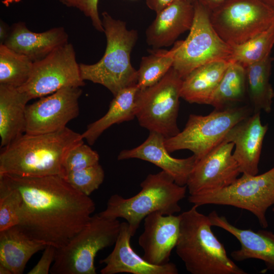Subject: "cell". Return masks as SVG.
Here are the masks:
<instances>
[{"instance_id":"cell-1","label":"cell","mask_w":274,"mask_h":274,"mask_svg":"<svg viewBox=\"0 0 274 274\" xmlns=\"http://www.w3.org/2000/svg\"><path fill=\"white\" fill-rule=\"evenodd\" d=\"M20 196L18 226L30 238L56 249L63 247L88 223L93 200L62 177L0 175Z\"/></svg>"},{"instance_id":"cell-2","label":"cell","mask_w":274,"mask_h":274,"mask_svg":"<svg viewBox=\"0 0 274 274\" xmlns=\"http://www.w3.org/2000/svg\"><path fill=\"white\" fill-rule=\"evenodd\" d=\"M83 140L82 134L67 127L50 133H25L1 148L0 175L62 177L66 155Z\"/></svg>"},{"instance_id":"cell-3","label":"cell","mask_w":274,"mask_h":274,"mask_svg":"<svg viewBox=\"0 0 274 274\" xmlns=\"http://www.w3.org/2000/svg\"><path fill=\"white\" fill-rule=\"evenodd\" d=\"M195 205L180 214L176 252L192 274H247L227 255L211 221Z\"/></svg>"},{"instance_id":"cell-4","label":"cell","mask_w":274,"mask_h":274,"mask_svg":"<svg viewBox=\"0 0 274 274\" xmlns=\"http://www.w3.org/2000/svg\"><path fill=\"white\" fill-rule=\"evenodd\" d=\"M107 46L102 57L92 64L80 63L82 78L100 84L115 96L121 90L137 84V70L131 65L130 54L138 39L137 30L128 29L126 22L101 14Z\"/></svg>"},{"instance_id":"cell-5","label":"cell","mask_w":274,"mask_h":274,"mask_svg":"<svg viewBox=\"0 0 274 274\" xmlns=\"http://www.w3.org/2000/svg\"><path fill=\"white\" fill-rule=\"evenodd\" d=\"M140 186V191L131 197L124 198L118 194L111 195L106 208L98 213L108 219H125L132 236L150 214L158 211L169 215L180 212L179 202L185 197L187 189L186 186L177 184L163 170L149 174Z\"/></svg>"},{"instance_id":"cell-6","label":"cell","mask_w":274,"mask_h":274,"mask_svg":"<svg viewBox=\"0 0 274 274\" xmlns=\"http://www.w3.org/2000/svg\"><path fill=\"white\" fill-rule=\"evenodd\" d=\"M121 223L99 214L62 247L56 248L52 274H96L95 257L98 251L115 244Z\"/></svg>"},{"instance_id":"cell-7","label":"cell","mask_w":274,"mask_h":274,"mask_svg":"<svg viewBox=\"0 0 274 274\" xmlns=\"http://www.w3.org/2000/svg\"><path fill=\"white\" fill-rule=\"evenodd\" d=\"M253 113L251 107L234 106L215 109L206 116L191 114L182 131L165 139V147L169 153L189 150L199 160L222 142L234 125Z\"/></svg>"},{"instance_id":"cell-8","label":"cell","mask_w":274,"mask_h":274,"mask_svg":"<svg viewBox=\"0 0 274 274\" xmlns=\"http://www.w3.org/2000/svg\"><path fill=\"white\" fill-rule=\"evenodd\" d=\"M188 200L198 207L213 204L246 210L266 228L268 226L266 213L274 204V166L261 175L243 174L225 187L190 195Z\"/></svg>"},{"instance_id":"cell-9","label":"cell","mask_w":274,"mask_h":274,"mask_svg":"<svg viewBox=\"0 0 274 274\" xmlns=\"http://www.w3.org/2000/svg\"><path fill=\"white\" fill-rule=\"evenodd\" d=\"M183 79L172 67L154 85L139 89L135 98V117L140 125L165 138L180 131L177 124Z\"/></svg>"},{"instance_id":"cell-10","label":"cell","mask_w":274,"mask_h":274,"mask_svg":"<svg viewBox=\"0 0 274 274\" xmlns=\"http://www.w3.org/2000/svg\"><path fill=\"white\" fill-rule=\"evenodd\" d=\"M194 15L189 33L182 40L173 67L182 78L196 68L218 60H229L232 46L224 41L214 28L211 11L196 0L193 3Z\"/></svg>"},{"instance_id":"cell-11","label":"cell","mask_w":274,"mask_h":274,"mask_svg":"<svg viewBox=\"0 0 274 274\" xmlns=\"http://www.w3.org/2000/svg\"><path fill=\"white\" fill-rule=\"evenodd\" d=\"M210 20L224 41L238 45L274 23V8L261 0H230L211 11Z\"/></svg>"},{"instance_id":"cell-12","label":"cell","mask_w":274,"mask_h":274,"mask_svg":"<svg viewBox=\"0 0 274 274\" xmlns=\"http://www.w3.org/2000/svg\"><path fill=\"white\" fill-rule=\"evenodd\" d=\"M72 44L67 43L35 61L28 81L18 88L30 100L51 94L66 87L84 86Z\"/></svg>"},{"instance_id":"cell-13","label":"cell","mask_w":274,"mask_h":274,"mask_svg":"<svg viewBox=\"0 0 274 274\" xmlns=\"http://www.w3.org/2000/svg\"><path fill=\"white\" fill-rule=\"evenodd\" d=\"M82 93L79 87H66L27 105L25 133H50L66 127L79 114Z\"/></svg>"},{"instance_id":"cell-14","label":"cell","mask_w":274,"mask_h":274,"mask_svg":"<svg viewBox=\"0 0 274 274\" xmlns=\"http://www.w3.org/2000/svg\"><path fill=\"white\" fill-rule=\"evenodd\" d=\"M234 144L223 141L198 160L186 184L190 195L225 187L241 172L232 155Z\"/></svg>"},{"instance_id":"cell-15","label":"cell","mask_w":274,"mask_h":274,"mask_svg":"<svg viewBox=\"0 0 274 274\" xmlns=\"http://www.w3.org/2000/svg\"><path fill=\"white\" fill-rule=\"evenodd\" d=\"M144 220V230L138 239L143 258L154 265L168 262L179 237L180 215H164L156 211Z\"/></svg>"},{"instance_id":"cell-16","label":"cell","mask_w":274,"mask_h":274,"mask_svg":"<svg viewBox=\"0 0 274 274\" xmlns=\"http://www.w3.org/2000/svg\"><path fill=\"white\" fill-rule=\"evenodd\" d=\"M268 125H263L260 112L253 113L234 125L223 141L235 146L233 156L241 173L256 175L258 173L261 152Z\"/></svg>"},{"instance_id":"cell-17","label":"cell","mask_w":274,"mask_h":274,"mask_svg":"<svg viewBox=\"0 0 274 274\" xmlns=\"http://www.w3.org/2000/svg\"><path fill=\"white\" fill-rule=\"evenodd\" d=\"M165 137L156 132H150L147 139L139 146L121 151L119 160L137 158L151 162L169 174L180 186H186L190 173L198 160L194 155L186 158L170 156L164 145Z\"/></svg>"},{"instance_id":"cell-18","label":"cell","mask_w":274,"mask_h":274,"mask_svg":"<svg viewBox=\"0 0 274 274\" xmlns=\"http://www.w3.org/2000/svg\"><path fill=\"white\" fill-rule=\"evenodd\" d=\"M127 222L121 223L120 231L112 252L100 263L105 266L101 274L130 273L132 274H178L176 265L172 262L162 265L150 263L137 254L130 245L132 237Z\"/></svg>"},{"instance_id":"cell-19","label":"cell","mask_w":274,"mask_h":274,"mask_svg":"<svg viewBox=\"0 0 274 274\" xmlns=\"http://www.w3.org/2000/svg\"><path fill=\"white\" fill-rule=\"evenodd\" d=\"M211 225L223 229L234 236L241 248L231 253L232 259L242 261L256 259L264 262L266 269L274 271V233L270 231L243 229L232 225L225 217L213 211L208 215Z\"/></svg>"},{"instance_id":"cell-20","label":"cell","mask_w":274,"mask_h":274,"mask_svg":"<svg viewBox=\"0 0 274 274\" xmlns=\"http://www.w3.org/2000/svg\"><path fill=\"white\" fill-rule=\"evenodd\" d=\"M193 3L177 0L159 13L146 31V42L153 49L172 45L190 30L194 19Z\"/></svg>"},{"instance_id":"cell-21","label":"cell","mask_w":274,"mask_h":274,"mask_svg":"<svg viewBox=\"0 0 274 274\" xmlns=\"http://www.w3.org/2000/svg\"><path fill=\"white\" fill-rule=\"evenodd\" d=\"M67 43L68 36L62 27L38 33L28 29L24 23L18 22L14 24L3 44L35 62Z\"/></svg>"},{"instance_id":"cell-22","label":"cell","mask_w":274,"mask_h":274,"mask_svg":"<svg viewBox=\"0 0 274 274\" xmlns=\"http://www.w3.org/2000/svg\"><path fill=\"white\" fill-rule=\"evenodd\" d=\"M29 99L18 88L0 85L1 148L25 133L27 104Z\"/></svg>"},{"instance_id":"cell-23","label":"cell","mask_w":274,"mask_h":274,"mask_svg":"<svg viewBox=\"0 0 274 274\" xmlns=\"http://www.w3.org/2000/svg\"><path fill=\"white\" fill-rule=\"evenodd\" d=\"M230 62L215 60L193 70L183 79L181 97L191 104L208 105Z\"/></svg>"},{"instance_id":"cell-24","label":"cell","mask_w":274,"mask_h":274,"mask_svg":"<svg viewBox=\"0 0 274 274\" xmlns=\"http://www.w3.org/2000/svg\"><path fill=\"white\" fill-rule=\"evenodd\" d=\"M47 245L27 236L17 226L0 231V264L21 274L33 255Z\"/></svg>"},{"instance_id":"cell-25","label":"cell","mask_w":274,"mask_h":274,"mask_svg":"<svg viewBox=\"0 0 274 274\" xmlns=\"http://www.w3.org/2000/svg\"><path fill=\"white\" fill-rule=\"evenodd\" d=\"M137 84L121 90L111 101L107 113L87 126L82 133L83 139L92 145L106 129L115 124L129 121L135 117Z\"/></svg>"},{"instance_id":"cell-26","label":"cell","mask_w":274,"mask_h":274,"mask_svg":"<svg viewBox=\"0 0 274 274\" xmlns=\"http://www.w3.org/2000/svg\"><path fill=\"white\" fill-rule=\"evenodd\" d=\"M272 58L264 59L246 67L248 97L253 113L271 110L274 90L270 83Z\"/></svg>"},{"instance_id":"cell-27","label":"cell","mask_w":274,"mask_h":274,"mask_svg":"<svg viewBox=\"0 0 274 274\" xmlns=\"http://www.w3.org/2000/svg\"><path fill=\"white\" fill-rule=\"evenodd\" d=\"M230 61L208 104L215 109L234 106L243 102L248 96L246 67Z\"/></svg>"},{"instance_id":"cell-28","label":"cell","mask_w":274,"mask_h":274,"mask_svg":"<svg viewBox=\"0 0 274 274\" xmlns=\"http://www.w3.org/2000/svg\"><path fill=\"white\" fill-rule=\"evenodd\" d=\"M181 42L176 41L169 50L153 49L150 55L142 57L137 70V85L140 89L157 83L173 67Z\"/></svg>"},{"instance_id":"cell-29","label":"cell","mask_w":274,"mask_h":274,"mask_svg":"<svg viewBox=\"0 0 274 274\" xmlns=\"http://www.w3.org/2000/svg\"><path fill=\"white\" fill-rule=\"evenodd\" d=\"M34 62L28 57L0 45V85L19 88L29 79Z\"/></svg>"},{"instance_id":"cell-30","label":"cell","mask_w":274,"mask_h":274,"mask_svg":"<svg viewBox=\"0 0 274 274\" xmlns=\"http://www.w3.org/2000/svg\"><path fill=\"white\" fill-rule=\"evenodd\" d=\"M273 45L274 23L246 42L232 46V52L229 60L247 67L270 56Z\"/></svg>"},{"instance_id":"cell-31","label":"cell","mask_w":274,"mask_h":274,"mask_svg":"<svg viewBox=\"0 0 274 274\" xmlns=\"http://www.w3.org/2000/svg\"><path fill=\"white\" fill-rule=\"evenodd\" d=\"M20 204L18 191L0 179V231L18 225Z\"/></svg>"},{"instance_id":"cell-32","label":"cell","mask_w":274,"mask_h":274,"mask_svg":"<svg viewBox=\"0 0 274 274\" xmlns=\"http://www.w3.org/2000/svg\"><path fill=\"white\" fill-rule=\"evenodd\" d=\"M63 178L77 190L89 196L102 183L105 172L98 163L80 170L67 173Z\"/></svg>"},{"instance_id":"cell-33","label":"cell","mask_w":274,"mask_h":274,"mask_svg":"<svg viewBox=\"0 0 274 274\" xmlns=\"http://www.w3.org/2000/svg\"><path fill=\"white\" fill-rule=\"evenodd\" d=\"M99 156L89 146L81 143L73 147L63 162L62 177L69 173L80 170L99 163Z\"/></svg>"},{"instance_id":"cell-34","label":"cell","mask_w":274,"mask_h":274,"mask_svg":"<svg viewBox=\"0 0 274 274\" xmlns=\"http://www.w3.org/2000/svg\"><path fill=\"white\" fill-rule=\"evenodd\" d=\"M99 0H60L65 6L75 8L89 17L94 27L98 31L104 32L101 19L99 16L98 3Z\"/></svg>"},{"instance_id":"cell-35","label":"cell","mask_w":274,"mask_h":274,"mask_svg":"<svg viewBox=\"0 0 274 274\" xmlns=\"http://www.w3.org/2000/svg\"><path fill=\"white\" fill-rule=\"evenodd\" d=\"M56 253V248L47 245L43 254L37 264L27 273L28 274H48L50 271Z\"/></svg>"},{"instance_id":"cell-36","label":"cell","mask_w":274,"mask_h":274,"mask_svg":"<svg viewBox=\"0 0 274 274\" xmlns=\"http://www.w3.org/2000/svg\"><path fill=\"white\" fill-rule=\"evenodd\" d=\"M177 0H146L147 6L157 14Z\"/></svg>"},{"instance_id":"cell-37","label":"cell","mask_w":274,"mask_h":274,"mask_svg":"<svg viewBox=\"0 0 274 274\" xmlns=\"http://www.w3.org/2000/svg\"><path fill=\"white\" fill-rule=\"evenodd\" d=\"M211 12L230 0H196Z\"/></svg>"},{"instance_id":"cell-38","label":"cell","mask_w":274,"mask_h":274,"mask_svg":"<svg viewBox=\"0 0 274 274\" xmlns=\"http://www.w3.org/2000/svg\"><path fill=\"white\" fill-rule=\"evenodd\" d=\"M9 34L7 33V30L3 23H1V40H2V43L3 44L7 39Z\"/></svg>"},{"instance_id":"cell-39","label":"cell","mask_w":274,"mask_h":274,"mask_svg":"<svg viewBox=\"0 0 274 274\" xmlns=\"http://www.w3.org/2000/svg\"><path fill=\"white\" fill-rule=\"evenodd\" d=\"M0 274H12L10 270L7 267L0 264Z\"/></svg>"},{"instance_id":"cell-40","label":"cell","mask_w":274,"mask_h":274,"mask_svg":"<svg viewBox=\"0 0 274 274\" xmlns=\"http://www.w3.org/2000/svg\"><path fill=\"white\" fill-rule=\"evenodd\" d=\"M263 2L274 8V0H261Z\"/></svg>"},{"instance_id":"cell-41","label":"cell","mask_w":274,"mask_h":274,"mask_svg":"<svg viewBox=\"0 0 274 274\" xmlns=\"http://www.w3.org/2000/svg\"><path fill=\"white\" fill-rule=\"evenodd\" d=\"M20 1V0H3L2 2L6 6H8L10 4H11L13 2H18Z\"/></svg>"},{"instance_id":"cell-42","label":"cell","mask_w":274,"mask_h":274,"mask_svg":"<svg viewBox=\"0 0 274 274\" xmlns=\"http://www.w3.org/2000/svg\"><path fill=\"white\" fill-rule=\"evenodd\" d=\"M187 2H189L190 3H193L194 0H185Z\"/></svg>"},{"instance_id":"cell-43","label":"cell","mask_w":274,"mask_h":274,"mask_svg":"<svg viewBox=\"0 0 274 274\" xmlns=\"http://www.w3.org/2000/svg\"><path fill=\"white\" fill-rule=\"evenodd\" d=\"M272 211L274 213V208H273V209H272Z\"/></svg>"}]
</instances>
